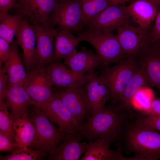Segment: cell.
<instances>
[{
  "mask_svg": "<svg viewBox=\"0 0 160 160\" xmlns=\"http://www.w3.org/2000/svg\"><path fill=\"white\" fill-rule=\"evenodd\" d=\"M37 41L36 50L37 68L40 69L54 61V39L57 32L53 26H47L35 22L31 25Z\"/></svg>",
  "mask_w": 160,
  "mask_h": 160,
  "instance_id": "cell-13",
  "label": "cell"
},
{
  "mask_svg": "<svg viewBox=\"0 0 160 160\" xmlns=\"http://www.w3.org/2000/svg\"><path fill=\"white\" fill-rule=\"evenodd\" d=\"M128 146L140 160L160 158V132L149 127L135 123L128 130Z\"/></svg>",
  "mask_w": 160,
  "mask_h": 160,
  "instance_id": "cell-2",
  "label": "cell"
},
{
  "mask_svg": "<svg viewBox=\"0 0 160 160\" xmlns=\"http://www.w3.org/2000/svg\"><path fill=\"white\" fill-rule=\"evenodd\" d=\"M139 56V64L147 76L151 86L160 92V48L151 46Z\"/></svg>",
  "mask_w": 160,
  "mask_h": 160,
  "instance_id": "cell-22",
  "label": "cell"
},
{
  "mask_svg": "<svg viewBox=\"0 0 160 160\" xmlns=\"http://www.w3.org/2000/svg\"><path fill=\"white\" fill-rule=\"evenodd\" d=\"M54 93L58 96L79 126L91 116V108L83 86L76 88L60 87Z\"/></svg>",
  "mask_w": 160,
  "mask_h": 160,
  "instance_id": "cell-7",
  "label": "cell"
},
{
  "mask_svg": "<svg viewBox=\"0 0 160 160\" xmlns=\"http://www.w3.org/2000/svg\"><path fill=\"white\" fill-rule=\"evenodd\" d=\"M48 119L39 108L34 107L29 119L35 126V134L28 147L43 150L50 155L67 134L56 128Z\"/></svg>",
  "mask_w": 160,
  "mask_h": 160,
  "instance_id": "cell-3",
  "label": "cell"
},
{
  "mask_svg": "<svg viewBox=\"0 0 160 160\" xmlns=\"http://www.w3.org/2000/svg\"><path fill=\"white\" fill-rule=\"evenodd\" d=\"M155 2L158 6H160V0H151Z\"/></svg>",
  "mask_w": 160,
  "mask_h": 160,
  "instance_id": "cell-40",
  "label": "cell"
},
{
  "mask_svg": "<svg viewBox=\"0 0 160 160\" xmlns=\"http://www.w3.org/2000/svg\"><path fill=\"white\" fill-rule=\"evenodd\" d=\"M50 24L71 33L83 31V17L79 0H59L51 14Z\"/></svg>",
  "mask_w": 160,
  "mask_h": 160,
  "instance_id": "cell-5",
  "label": "cell"
},
{
  "mask_svg": "<svg viewBox=\"0 0 160 160\" xmlns=\"http://www.w3.org/2000/svg\"><path fill=\"white\" fill-rule=\"evenodd\" d=\"M0 66V100H4L9 87V79L8 75L3 70L2 65Z\"/></svg>",
  "mask_w": 160,
  "mask_h": 160,
  "instance_id": "cell-34",
  "label": "cell"
},
{
  "mask_svg": "<svg viewBox=\"0 0 160 160\" xmlns=\"http://www.w3.org/2000/svg\"><path fill=\"white\" fill-rule=\"evenodd\" d=\"M138 65L135 57H129L115 66L105 67L102 75L107 82L114 103L119 102Z\"/></svg>",
  "mask_w": 160,
  "mask_h": 160,
  "instance_id": "cell-6",
  "label": "cell"
},
{
  "mask_svg": "<svg viewBox=\"0 0 160 160\" xmlns=\"http://www.w3.org/2000/svg\"><path fill=\"white\" fill-rule=\"evenodd\" d=\"M38 108L63 132L67 134L79 132L81 126L57 94L54 93L51 99Z\"/></svg>",
  "mask_w": 160,
  "mask_h": 160,
  "instance_id": "cell-11",
  "label": "cell"
},
{
  "mask_svg": "<svg viewBox=\"0 0 160 160\" xmlns=\"http://www.w3.org/2000/svg\"><path fill=\"white\" fill-rule=\"evenodd\" d=\"M155 20L154 26L150 34L151 43L160 41V8L157 12Z\"/></svg>",
  "mask_w": 160,
  "mask_h": 160,
  "instance_id": "cell-35",
  "label": "cell"
},
{
  "mask_svg": "<svg viewBox=\"0 0 160 160\" xmlns=\"http://www.w3.org/2000/svg\"><path fill=\"white\" fill-rule=\"evenodd\" d=\"M155 97L154 93L151 88L147 86L141 87L136 91L132 98V107L146 115Z\"/></svg>",
  "mask_w": 160,
  "mask_h": 160,
  "instance_id": "cell-29",
  "label": "cell"
},
{
  "mask_svg": "<svg viewBox=\"0 0 160 160\" xmlns=\"http://www.w3.org/2000/svg\"><path fill=\"white\" fill-rule=\"evenodd\" d=\"M63 63L78 75L94 72L96 69L103 65L102 60L96 54L85 47H82L80 51H76L64 59Z\"/></svg>",
  "mask_w": 160,
  "mask_h": 160,
  "instance_id": "cell-18",
  "label": "cell"
},
{
  "mask_svg": "<svg viewBox=\"0 0 160 160\" xmlns=\"http://www.w3.org/2000/svg\"><path fill=\"white\" fill-rule=\"evenodd\" d=\"M5 98L13 119L28 117V107L36 105L22 84L9 85Z\"/></svg>",
  "mask_w": 160,
  "mask_h": 160,
  "instance_id": "cell-20",
  "label": "cell"
},
{
  "mask_svg": "<svg viewBox=\"0 0 160 160\" xmlns=\"http://www.w3.org/2000/svg\"><path fill=\"white\" fill-rule=\"evenodd\" d=\"M131 0H108L110 5H123Z\"/></svg>",
  "mask_w": 160,
  "mask_h": 160,
  "instance_id": "cell-39",
  "label": "cell"
},
{
  "mask_svg": "<svg viewBox=\"0 0 160 160\" xmlns=\"http://www.w3.org/2000/svg\"><path fill=\"white\" fill-rule=\"evenodd\" d=\"M15 36L18 44L23 50L24 64L27 70L30 71L33 70L37 64L35 47L36 38L32 26L23 17Z\"/></svg>",
  "mask_w": 160,
  "mask_h": 160,
  "instance_id": "cell-16",
  "label": "cell"
},
{
  "mask_svg": "<svg viewBox=\"0 0 160 160\" xmlns=\"http://www.w3.org/2000/svg\"><path fill=\"white\" fill-rule=\"evenodd\" d=\"M20 149L16 142H14L4 134L0 132V151L13 153Z\"/></svg>",
  "mask_w": 160,
  "mask_h": 160,
  "instance_id": "cell-32",
  "label": "cell"
},
{
  "mask_svg": "<svg viewBox=\"0 0 160 160\" xmlns=\"http://www.w3.org/2000/svg\"><path fill=\"white\" fill-rule=\"evenodd\" d=\"M89 73V78L84 87L91 108V116H92L104 107L106 102L112 97L103 76H99L94 71Z\"/></svg>",
  "mask_w": 160,
  "mask_h": 160,
  "instance_id": "cell-14",
  "label": "cell"
},
{
  "mask_svg": "<svg viewBox=\"0 0 160 160\" xmlns=\"http://www.w3.org/2000/svg\"><path fill=\"white\" fill-rule=\"evenodd\" d=\"M131 19L127 6L110 5L89 23L86 31L102 32L116 30L124 25H129Z\"/></svg>",
  "mask_w": 160,
  "mask_h": 160,
  "instance_id": "cell-10",
  "label": "cell"
},
{
  "mask_svg": "<svg viewBox=\"0 0 160 160\" xmlns=\"http://www.w3.org/2000/svg\"><path fill=\"white\" fill-rule=\"evenodd\" d=\"M17 40H13L10 43L9 55L2 68L9 76V85H22L27 76L20 55Z\"/></svg>",
  "mask_w": 160,
  "mask_h": 160,
  "instance_id": "cell-23",
  "label": "cell"
},
{
  "mask_svg": "<svg viewBox=\"0 0 160 160\" xmlns=\"http://www.w3.org/2000/svg\"><path fill=\"white\" fill-rule=\"evenodd\" d=\"M78 36L81 38L82 41L89 42L94 47L104 67L111 63L121 62L126 56L116 35L111 31L85 30L78 33Z\"/></svg>",
  "mask_w": 160,
  "mask_h": 160,
  "instance_id": "cell-4",
  "label": "cell"
},
{
  "mask_svg": "<svg viewBox=\"0 0 160 160\" xmlns=\"http://www.w3.org/2000/svg\"><path fill=\"white\" fill-rule=\"evenodd\" d=\"M23 17L17 14L6 15L0 21V36L11 43L19 29Z\"/></svg>",
  "mask_w": 160,
  "mask_h": 160,
  "instance_id": "cell-27",
  "label": "cell"
},
{
  "mask_svg": "<svg viewBox=\"0 0 160 160\" xmlns=\"http://www.w3.org/2000/svg\"><path fill=\"white\" fill-rule=\"evenodd\" d=\"M124 118L118 108L104 107L93 116H89L80 126L79 133L88 141L104 136L113 142L121 135Z\"/></svg>",
  "mask_w": 160,
  "mask_h": 160,
  "instance_id": "cell-1",
  "label": "cell"
},
{
  "mask_svg": "<svg viewBox=\"0 0 160 160\" xmlns=\"http://www.w3.org/2000/svg\"><path fill=\"white\" fill-rule=\"evenodd\" d=\"M150 85L151 86L147 76L138 63L137 68L127 84L118 102L120 104L119 108L125 109L131 114V100L133 96L141 87Z\"/></svg>",
  "mask_w": 160,
  "mask_h": 160,
  "instance_id": "cell-24",
  "label": "cell"
},
{
  "mask_svg": "<svg viewBox=\"0 0 160 160\" xmlns=\"http://www.w3.org/2000/svg\"><path fill=\"white\" fill-rule=\"evenodd\" d=\"M13 120L15 138L20 148L28 147L33 142L35 134L34 124L28 117Z\"/></svg>",
  "mask_w": 160,
  "mask_h": 160,
  "instance_id": "cell-26",
  "label": "cell"
},
{
  "mask_svg": "<svg viewBox=\"0 0 160 160\" xmlns=\"http://www.w3.org/2000/svg\"><path fill=\"white\" fill-rule=\"evenodd\" d=\"M83 17L84 27L110 5L108 0H79Z\"/></svg>",
  "mask_w": 160,
  "mask_h": 160,
  "instance_id": "cell-28",
  "label": "cell"
},
{
  "mask_svg": "<svg viewBox=\"0 0 160 160\" xmlns=\"http://www.w3.org/2000/svg\"><path fill=\"white\" fill-rule=\"evenodd\" d=\"M46 152L42 149L33 150L27 147L20 149L11 154L1 156L0 160H41L46 155Z\"/></svg>",
  "mask_w": 160,
  "mask_h": 160,
  "instance_id": "cell-31",
  "label": "cell"
},
{
  "mask_svg": "<svg viewBox=\"0 0 160 160\" xmlns=\"http://www.w3.org/2000/svg\"><path fill=\"white\" fill-rule=\"evenodd\" d=\"M10 43L0 37V65L8 58L10 53Z\"/></svg>",
  "mask_w": 160,
  "mask_h": 160,
  "instance_id": "cell-36",
  "label": "cell"
},
{
  "mask_svg": "<svg viewBox=\"0 0 160 160\" xmlns=\"http://www.w3.org/2000/svg\"><path fill=\"white\" fill-rule=\"evenodd\" d=\"M79 132L67 134L54 151L49 155V159L55 160H78L85 154L88 144L81 142Z\"/></svg>",
  "mask_w": 160,
  "mask_h": 160,
  "instance_id": "cell-17",
  "label": "cell"
},
{
  "mask_svg": "<svg viewBox=\"0 0 160 160\" xmlns=\"http://www.w3.org/2000/svg\"><path fill=\"white\" fill-rule=\"evenodd\" d=\"M17 0H0V21L10 9H13Z\"/></svg>",
  "mask_w": 160,
  "mask_h": 160,
  "instance_id": "cell-37",
  "label": "cell"
},
{
  "mask_svg": "<svg viewBox=\"0 0 160 160\" xmlns=\"http://www.w3.org/2000/svg\"><path fill=\"white\" fill-rule=\"evenodd\" d=\"M158 6L151 0H135L127 7L131 19L138 27L148 29L155 20Z\"/></svg>",
  "mask_w": 160,
  "mask_h": 160,
  "instance_id": "cell-21",
  "label": "cell"
},
{
  "mask_svg": "<svg viewBox=\"0 0 160 160\" xmlns=\"http://www.w3.org/2000/svg\"><path fill=\"white\" fill-rule=\"evenodd\" d=\"M87 150L80 160H136V158H127L122 155L120 148L111 150L109 148L113 143L104 136L98 138L94 141L89 140Z\"/></svg>",
  "mask_w": 160,
  "mask_h": 160,
  "instance_id": "cell-19",
  "label": "cell"
},
{
  "mask_svg": "<svg viewBox=\"0 0 160 160\" xmlns=\"http://www.w3.org/2000/svg\"><path fill=\"white\" fill-rule=\"evenodd\" d=\"M30 97L39 108L53 97V86L46 67L32 70L27 74L22 84Z\"/></svg>",
  "mask_w": 160,
  "mask_h": 160,
  "instance_id": "cell-9",
  "label": "cell"
},
{
  "mask_svg": "<svg viewBox=\"0 0 160 160\" xmlns=\"http://www.w3.org/2000/svg\"><path fill=\"white\" fill-rule=\"evenodd\" d=\"M59 0H17L13 9L15 14L27 16L32 22L47 26L50 15Z\"/></svg>",
  "mask_w": 160,
  "mask_h": 160,
  "instance_id": "cell-12",
  "label": "cell"
},
{
  "mask_svg": "<svg viewBox=\"0 0 160 160\" xmlns=\"http://www.w3.org/2000/svg\"><path fill=\"white\" fill-rule=\"evenodd\" d=\"M55 36L54 61L65 59L76 52V48L82 41L81 38L76 37L72 33L65 29H59Z\"/></svg>",
  "mask_w": 160,
  "mask_h": 160,
  "instance_id": "cell-25",
  "label": "cell"
},
{
  "mask_svg": "<svg viewBox=\"0 0 160 160\" xmlns=\"http://www.w3.org/2000/svg\"><path fill=\"white\" fill-rule=\"evenodd\" d=\"M8 108L6 102L0 100V132L16 142L13 120L11 113L8 110Z\"/></svg>",
  "mask_w": 160,
  "mask_h": 160,
  "instance_id": "cell-30",
  "label": "cell"
},
{
  "mask_svg": "<svg viewBox=\"0 0 160 160\" xmlns=\"http://www.w3.org/2000/svg\"><path fill=\"white\" fill-rule=\"evenodd\" d=\"M46 68L53 85L59 88H76L83 86L90 77L89 73L83 75L74 73L60 60L52 62Z\"/></svg>",
  "mask_w": 160,
  "mask_h": 160,
  "instance_id": "cell-15",
  "label": "cell"
},
{
  "mask_svg": "<svg viewBox=\"0 0 160 160\" xmlns=\"http://www.w3.org/2000/svg\"><path fill=\"white\" fill-rule=\"evenodd\" d=\"M147 30L129 24L116 29V36L126 56H139L151 47L150 34Z\"/></svg>",
  "mask_w": 160,
  "mask_h": 160,
  "instance_id": "cell-8",
  "label": "cell"
},
{
  "mask_svg": "<svg viewBox=\"0 0 160 160\" xmlns=\"http://www.w3.org/2000/svg\"><path fill=\"white\" fill-rule=\"evenodd\" d=\"M147 115L160 116V98L155 97L152 100Z\"/></svg>",
  "mask_w": 160,
  "mask_h": 160,
  "instance_id": "cell-38",
  "label": "cell"
},
{
  "mask_svg": "<svg viewBox=\"0 0 160 160\" xmlns=\"http://www.w3.org/2000/svg\"><path fill=\"white\" fill-rule=\"evenodd\" d=\"M136 123L149 127L160 132V116L147 115L139 118Z\"/></svg>",
  "mask_w": 160,
  "mask_h": 160,
  "instance_id": "cell-33",
  "label": "cell"
}]
</instances>
